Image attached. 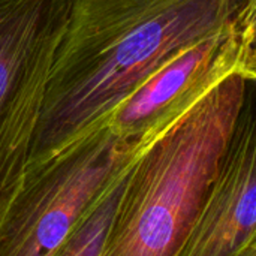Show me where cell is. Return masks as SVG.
Listing matches in <instances>:
<instances>
[{"label": "cell", "instance_id": "obj_2", "mask_svg": "<svg viewBox=\"0 0 256 256\" xmlns=\"http://www.w3.org/2000/svg\"><path fill=\"white\" fill-rule=\"evenodd\" d=\"M254 87L240 75L224 81L141 147L100 256H178Z\"/></svg>", "mask_w": 256, "mask_h": 256}, {"label": "cell", "instance_id": "obj_4", "mask_svg": "<svg viewBox=\"0 0 256 256\" xmlns=\"http://www.w3.org/2000/svg\"><path fill=\"white\" fill-rule=\"evenodd\" d=\"M70 0H0V225L28 168Z\"/></svg>", "mask_w": 256, "mask_h": 256}, {"label": "cell", "instance_id": "obj_3", "mask_svg": "<svg viewBox=\"0 0 256 256\" xmlns=\"http://www.w3.org/2000/svg\"><path fill=\"white\" fill-rule=\"evenodd\" d=\"M146 142L118 138L104 126L50 160L28 166L0 225V256L54 255Z\"/></svg>", "mask_w": 256, "mask_h": 256}, {"label": "cell", "instance_id": "obj_7", "mask_svg": "<svg viewBox=\"0 0 256 256\" xmlns=\"http://www.w3.org/2000/svg\"><path fill=\"white\" fill-rule=\"evenodd\" d=\"M128 170L123 171L84 212L52 256H100Z\"/></svg>", "mask_w": 256, "mask_h": 256}, {"label": "cell", "instance_id": "obj_6", "mask_svg": "<svg viewBox=\"0 0 256 256\" xmlns=\"http://www.w3.org/2000/svg\"><path fill=\"white\" fill-rule=\"evenodd\" d=\"M255 87L178 256H234L256 240Z\"/></svg>", "mask_w": 256, "mask_h": 256}, {"label": "cell", "instance_id": "obj_1", "mask_svg": "<svg viewBox=\"0 0 256 256\" xmlns=\"http://www.w3.org/2000/svg\"><path fill=\"white\" fill-rule=\"evenodd\" d=\"M252 9L256 0H70L28 166L104 128L176 56Z\"/></svg>", "mask_w": 256, "mask_h": 256}, {"label": "cell", "instance_id": "obj_8", "mask_svg": "<svg viewBox=\"0 0 256 256\" xmlns=\"http://www.w3.org/2000/svg\"><path fill=\"white\" fill-rule=\"evenodd\" d=\"M234 256H256V240H252L246 246H243L238 252H236Z\"/></svg>", "mask_w": 256, "mask_h": 256}, {"label": "cell", "instance_id": "obj_5", "mask_svg": "<svg viewBox=\"0 0 256 256\" xmlns=\"http://www.w3.org/2000/svg\"><path fill=\"white\" fill-rule=\"evenodd\" d=\"M256 9L182 51L110 116L118 138L150 141L232 76L256 80Z\"/></svg>", "mask_w": 256, "mask_h": 256}]
</instances>
